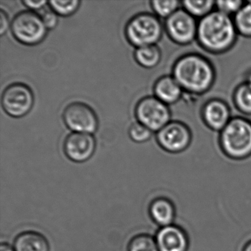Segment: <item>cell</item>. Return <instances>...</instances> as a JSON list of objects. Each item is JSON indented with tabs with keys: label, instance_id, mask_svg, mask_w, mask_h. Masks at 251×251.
<instances>
[{
	"label": "cell",
	"instance_id": "cell-1",
	"mask_svg": "<svg viewBox=\"0 0 251 251\" xmlns=\"http://www.w3.org/2000/svg\"><path fill=\"white\" fill-rule=\"evenodd\" d=\"M236 29L229 16L214 11L201 19L197 36L201 45L208 50L222 52L233 45Z\"/></svg>",
	"mask_w": 251,
	"mask_h": 251
},
{
	"label": "cell",
	"instance_id": "cell-2",
	"mask_svg": "<svg viewBox=\"0 0 251 251\" xmlns=\"http://www.w3.org/2000/svg\"><path fill=\"white\" fill-rule=\"evenodd\" d=\"M173 77L182 89L193 93H202L212 85L214 75L212 67L206 60L190 55L177 61L173 70Z\"/></svg>",
	"mask_w": 251,
	"mask_h": 251
},
{
	"label": "cell",
	"instance_id": "cell-3",
	"mask_svg": "<svg viewBox=\"0 0 251 251\" xmlns=\"http://www.w3.org/2000/svg\"><path fill=\"white\" fill-rule=\"evenodd\" d=\"M159 20L151 14H139L133 17L126 27V36L129 43L136 48L155 45L162 35Z\"/></svg>",
	"mask_w": 251,
	"mask_h": 251
},
{
	"label": "cell",
	"instance_id": "cell-4",
	"mask_svg": "<svg viewBox=\"0 0 251 251\" xmlns=\"http://www.w3.org/2000/svg\"><path fill=\"white\" fill-rule=\"evenodd\" d=\"M221 143L230 156H248L251 153V123L240 118L230 120L222 131Z\"/></svg>",
	"mask_w": 251,
	"mask_h": 251
},
{
	"label": "cell",
	"instance_id": "cell-5",
	"mask_svg": "<svg viewBox=\"0 0 251 251\" xmlns=\"http://www.w3.org/2000/svg\"><path fill=\"white\" fill-rule=\"evenodd\" d=\"M11 33L20 43L36 45L45 39L48 32L42 16L33 11H23L17 14L11 24Z\"/></svg>",
	"mask_w": 251,
	"mask_h": 251
},
{
	"label": "cell",
	"instance_id": "cell-6",
	"mask_svg": "<svg viewBox=\"0 0 251 251\" xmlns=\"http://www.w3.org/2000/svg\"><path fill=\"white\" fill-rule=\"evenodd\" d=\"M138 122L151 131H159L170 123V111L167 104L155 97H146L139 101L135 109Z\"/></svg>",
	"mask_w": 251,
	"mask_h": 251
},
{
	"label": "cell",
	"instance_id": "cell-7",
	"mask_svg": "<svg viewBox=\"0 0 251 251\" xmlns=\"http://www.w3.org/2000/svg\"><path fill=\"white\" fill-rule=\"evenodd\" d=\"M34 96L31 89L24 83H16L5 88L2 93L4 111L14 118L27 115L33 108Z\"/></svg>",
	"mask_w": 251,
	"mask_h": 251
},
{
	"label": "cell",
	"instance_id": "cell-8",
	"mask_svg": "<svg viewBox=\"0 0 251 251\" xmlns=\"http://www.w3.org/2000/svg\"><path fill=\"white\" fill-rule=\"evenodd\" d=\"M63 120L67 127L75 133L92 134L98 127L96 113L87 104L81 102L69 104L63 113Z\"/></svg>",
	"mask_w": 251,
	"mask_h": 251
},
{
	"label": "cell",
	"instance_id": "cell-9",
	"mask_svg": "<svg viewBox=\"0 0 251 251\" xmlns=\"http://www.w3.org/2000/svg\"><path fill=\"white\" fill-rule=\"evenodd\" d=\"M165 26L169 36L177 43H189L198 34L194 17L185 10H177L170 16L166 20Z\"/></svg>",
	"mask_w": 251,
	"mask_h": 251
},
{
	"label": "cell",
	"instance_id": "cell-10",
	"mask_svg": "<svg viewBox=\"0 0 251 251\" xmlns=\"http://www.w3.org/2000/svg\"><path fill=\"white\" fill-rule=\"evenodd\" d=\"M96 149V141L92 134L84 133H70L66 138L64 151L66 155L75 162H84L93 155Z\"/></svg>",
	"mask_w": 251,
	"mask_h": 251
},
{
	"label": "cell",
	"instance_id": "cell-11",
	"mask_svg": "<svg viewBox=\"0 0 251 251\" xmlns=\"http://www.w3.org/2000/svg\"><path fill=\"white\" fill-rule=\"evenodd\" d=\"M190 140L189 129L177 122L169 123L157 133V141L160 146L169 152L183 151L189 145Z\"/></svg>",
	"mask_w": 251,
	"mask_h": 251
},
{
	"label": "cell",
	"instance_id": "cell-12",
	"mask_svg": "<svg viewBox=\"0 0 251 251\" xmlns=\"http://www.w3.org/2000/svg\"><path fill=\"white\" fill-rule=\"evenodd\" d=\"M156 243L159 251H185L187 248L183 230L173 226H165L158 231Z\"/></svg>",
	"mask_w": 251,
	"mask_h": 251
},
{
	"label": "cell",
	"instance_id": "cell-13",
	"mask_svg": "<svg viewBox=\"0 0 251 251\" xmlns=\"http://www.w3.org/2000/svg\"><path fill=\"white\" fill-rule=\"evenodd\" d=\"M203 115L206 124L214 130H223L230 122L228 108L221 101L208 102L204 108Z\"/></svg>",
	"mask_w": 251,
	"mask_h": 251
},
{
	"label": "cell",
	"instance_id": "cell-14",
	"mask_svg": "<svg viewBox=\"0 0 251 251\" xmlns=\"http://www.w3.org/2000/svg\"><path fill=\"white\" fill-rule=\"evenodd\" d=\"M155 98L166 104H172L178 100L182 93V87L173 77L166 76L158 79L154 86Z\"/></svg>",
	"mask_w": 251,
	"mask_h": 251
},
{
	"label": "cell",
	"instance_id": "cell-15",
	"mask_svg": "<svg viewBox=\"0 0 251 251\" xmlns=\"http://www.w3.org/2000/svg\"><path fill=\"white\" fill-rule=\"evenodd\" d=\"M15 251H50L46 238L34 231H27L17 236L14 242Z\"/></svg>",
	"mask_w": 251,
	"mask_h": 251
},
{
	"label": "cell",
	"instance_id": "cell-16",
	"mask_svg": "<svg viewBox=\"0 0 251 251\" xmlns=\"http://www.w3.org/2000/svg\"><path fill=\"white\" fill-rule=\"evenodd\" d=\"M174 208L167 200L157 199L151 204V214L155 223L161 226H170L174 220Z\"/></svg>",
	"mask_w": 251,
	"mask_h": 251
},
{
	"label": "cell",
	"instance_id": "cell-17",
	"mask_svg": "<svg viewBox=\"0 0 251 251\" xmlns=\"http://www.w3.org/2000/svg\"><path fill=\"white\" fill-rule=\"evenodd\" d=\"M161 55V51L156 45H150L136 48L134 58L142 67L152 68L159 63Z\"/></svg>",
	"mask_w": 251,
	"mask_h": 251
},
{
	"label": "cell",
	"instance_id": "cell-18",
	"mask_svg": "<svg viewBox=\"0 0 251 251\" xmlns=\"http://www.w3.org/2000/svg\"><path fill=\"white\" fill-rule=\"evenodd\" d=\"M216 2L211 0H202V1H184L182 4L185 11H187L192 17L203 18L205 16L211 13L213 7Z\"/></svg>",
	"mask_w": 251,
	"mask_h": 251
},
{
	"label": "cell",
	"instance_id": "cell-19",
	"mask_svg": "<svg viewBox=\"0 0 251 251\" xmlns=\"http://www.w3.org/2000/svg\"><path fill=\"white\" fill-rule=\"evenodd\" d=\"M234 24L244 36H251V2L243 5L236 13Z\"/></svg>",
	"mask_w": 251,
	"mask_h": 251
},
{
	"label": "cell",
	"instance_id": "cell-20",
	"mask_svg": "<svg viewBox=\"0 0 251 251\" xmlns=\"http://www.w3.org/2000/svg\"><path fill=\"white\" fill-rule=\"evenodd\" d=\"M235 102L238 108L246 114H251V83L241 85L235 93Z\"/></svg>",
	"mask_w": 251,
	"mask_h": 251
},
{
	"label": "cell",
	"instance_id": "cell-21",
	"mask_svg": "<svg viewBox=\"0 0 251 251\" xmlns=\"http://www.w3.org/2000/svg\"><path fill=\"white\" fill-rule=\"evenodd\" d=\"M51 10L62 17H68L75 14L80 6V0H51L48 2Z\"/></svg>",
	"mask_w": 251,
	"mask_h": 251
},
{
	"label": "cell",
	"instance_id": "cell-22",
	"mask_svg": "<svg viewBox=\"0 0 251 251\" xmlns=\"http://www.w3.org/2000/svg\"><path fill=\"white\" fill-rule=\"evenodd\" d=\"M151 4L157 15L167 19L179 10L180 2L176 0H154Z\"/></svg>",
	"mask_w": 251,
	"mask_h": 251
},
{
	"label": "cell",
	"instance_id": "cell-23",
	"mask_svg": "<svg viewBox=\"0 0 251 251\" xmlns=\"http://www.w3.org/2000/svg\"><path fill=\"white\" fill-rule=\"evenodd\" d=\"M128 251H159L156 242L148 235L135 236L129 245Z\"/></svg>",
	"mask_w": 251,
	"mask_h": 251
},
{
	"label": "cell",
	"instance_id": "cell-24",
	"mask_svg": "<svg viewBox=\"0 0 251 251\" xmlns=\"http://www.w3.org/2000/svg\"><path fill=\"white\" fill-rule=\"evenodd\" d=\"M128 133L130 139L137 143L147 142L152 136V131L139 122L130 126Z\"/></svg>",
	"mask_w": 251,
	"mask_h": 251
},
{
	"label": "cell",
	"instance_id": "cell-25",
	"mask_svg": "<svg viewBox=\"0 0 251 251\" xmlns=\"http://www.w3.org/2000/svg\"><path fill=\"white\" fill-rule=\"evenodd\" d=\"M243 2L239 0L235 1H217L216 2L218 11L229 16V14H236L243 5Z\"/></svg>",
	"mask_w": 251,
	"mask_h": 251
},
{
	"label": "cell",
	"instance_id": "cell-26",
	"mask_svg": "<svg viewBox=\"0 0 251 251\" xmlns=\"http://www.w3.org/2000/svg\"><path fill=\"white\" fill-rule=\"evenodd\" d=\"M42 18L48 30H53L58 25V14L54 12L52 10L45 11L42 14Z\"/></svg>",
	"mask_w": 251,
	"mask_h": 251
},
{
	"label": "cell",
	"instance_id": "cell-27",
	"mask_svg": "<svg viewBox=\"0 0 251 251\" xmlns=\"http://www.w3.org/2000/svg\"><path fill=\"white\" fill-rule=\"evenodd\" d=\"M23 2L27 8H30L33 11H38V10L42 9L48 3V2L45 0H37V1L25 0Z\"/></svg>",
	"mask_w": 251,
	"mask_h": 251
},
{
	"label": "cell",
	"instance_id": "cell-28",
	"mask_svg": "<svg viewBox=\"0 0 251 251\" xmlns=\"http://www.w3.org/2000/svg\"><path fill=\"white\" fill-rule=\"evenodd\" d=\"M9 27V21L6 13L4 11H0V34L1 36L5 34Z\"/></svg>",
	"mask_w": 251,
	"mask_h": 251
},
{
	"label": "cell",
	"instance_id": "cell-29",
	"mask_svg": "<svg viewBox=\"0 0 251 251\" xmlns=\"http://www.w3.org/2000/svg\"><path fill=\"white\" fill-rule=\"evenodd\" d=\"M0 251H15V250L13 249L8 244L2 243L0 246Z\"/></svg>",
	"mask_w": 251,
	"mask_h": 251
},
{
	"label": "cell",
	"instance_id": "cell-30",
	"mask_svg": "<svg viewBox=\"0 0 251 251\" xmlns=\"http://www.w3.org/2000/svg\"><path fill=\"white\" fill-rule=\"evenodd\" d=\"M245 251H251V243H250L249 245H248V246L247 247Z\"/></svg>",
	"mask_w": 251,
	"mask_h": 251
}]
</instances>
